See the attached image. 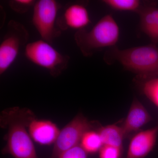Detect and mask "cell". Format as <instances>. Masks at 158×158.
<instances>
[{
  "mask_svg": "<svg viewBox=\"0 0 158 158\" xmlns=\"http://www.w3.org/2000/svg\"><path fill=\"white\" fill-rule=\"evenodd\" d=\"M33 8V25L42 39L52 44L60 34L55 27L60 4L55 0H39Z\"/></svg>",
  "mask_w": 158,
  "mask_h": 158,
  "instance_id": "obj_6",
  "label": "cell"
},
{
  "mask_svg": "<svg viewBox=\"0 0 158 158\" xmlns=\"http://www.w3.org/2000/svg\"><path fill=\"white\" fill-rule=\"evenodd\" d=\"M102 2L111 9L117 11L138 12L142 8L141 2L138 0H104Z\"/></svg>",
  "mask_w": 158,
  "mask_h": 158,
  "instance_id": "obj_15",
  "label": "cell"
},
{
  "mask_svg": "<svg viewBox=\"0 0 158 158\" xmlns=\"http://www.w3.org/2000/svg\"><path fill=\"white\" fill-rule=\"evenodd\" d=\"M158 134V127L142 131L136 134L131 141L127 158H144L155 146Z\"/></svg>",
  "mask_w": 158,
  "mask_h": 158,
  "instance_id": "obj_8",
  "label": "cell"
},
{
  "mask_svg": "<svg viewBox=\"0 0 158 158\" xmlns=\"http://www.w3.org/2000/svg\"><path fill=\"white\" fill-rule=\"evenodd\" d=\"M122 150L114 146L103 145L99 151V158H120Z\"/></svg>",
  "mask_w": 158,
  "mask_h": 158,
  "instance_id": "obj_18",
  "label": "cell"
},
{
  "mask_svg": "<svg viewBox=\"0 0 158 158\" xmlns=\"http://www.w3.org/2000/svg\"><path fill=\"white\" fill-rule=\"evenodd\" d=\"M112 58L145 79L158 77V48L154 45L111 49Z\"/></svg>",
  "mask_w": 158,
  "mask_h": 158,
  "instance_id": "obj_3",
  "label": "cell"
},
{
  "mask_svg": "<svg viewBox=\"0 0 158 158\" xmlns=\"http://www.w3.org/2000/svg\"><path fill=\"white\" fill-rule=\"evenodd\" d=\"M59 21V26L63 30L70 28L77 31L83 30L90 23L88 9L79 4L69 6Z\"/></svg>",
  "mask_w": 158,
  "mask_h": 158,
  "instance_id": "obj_10",
  "label": "cell"
},
{
  "mask_svg": "<svg viewBox=\"0 0 158 158\" xmlns=\"http://www.w3.org/2000/svg\"><path fill=\"white\" fill-rule=\"evenodd\" d=\"M142 31L149 37L158 29V8L150 6L141 8L138 12Z\"/></svg>",
  "mask_w": 158,
  "mask_h": 158,
  "instance_id": "obj_13",
  "label": "cell"
},
{
  "mask_svg": "<svg viewBox=\"0 0 158 158\" xmlns=\"http://www.w3.org/2000/svg\"><path fill=\"white\" fill-rule=\"evenodd\" d=\"M25 56L33 64L48 71L54 77H59L67 69L70 59L42 39L28 43Z\"/></svg>",
  "mask_w": 158,
  "mask_h": 158,
  "instance_id": "obj_4",
  "label": "cell"
},
{
  "mask_svg": "<svg viewBox=\"0 0 158 158\" xmlns=\"http://www.w3.org/2000/svg\"><path fill=\"white\" fill-rule=\"evenodd\" d=\"M93 125L82 114L77 115L60 131L50 158H58L62 153L80 144L83 136Z\"/></svg>",
  "mask_w": 158,
  "mask_h": 158,
  "instance_id": "obj_7",
  "label": "cell"
},
{
  "mask_svg": "<svg viewBox=\"0 0 158 158\" xmlns=\"http://www.w3.org/2000/svg\"><path fill=\"white\" fill-rule=\"evenodd\" d=\"M36 118L27 108H9L3 110L0 117L1 127L7 130V143L2 150L14 158H38L28 131L29 124Z\"/></svg>",
  "mask_w": 158,
  "mask_h": 158,
  "instance_id": "obj_1",
  "label": "cell"
},
{
  "mask_svg": "<svg viewBox=\"0 0 158 158\" xmlns=\"http://www.w3.org/2000/svg\"><path fill=\"white\" fill-rule=\"evenodd\" d=\"M143 93L158 107V77L147 78L142 86Z\"/></svg>",
  "mask_w": 158,
  "mask_h": 158,
  "instance_id": "obj_16",
  "label": "cell"
},
{
  "mask_svg": "<svg viewBox=\"0 0 158 158\" xmlns=\"http://www.w3.org/2000/svg\"><path fill=\"white\" fill-rule=\"evenodd\" d=\"M36 2L34 0H12L9 1V6L15 12L23 14L34 7Z\"/></svg>",
  "mask_w": 158,
  "mask_h": 158,
  "instance_id": "obj_17",
  "label": "cell"
},
{
  "mask_svg": "<svg viewBox=\"0 0 158 158\" xmlns=\"http://www.w3.org/2000/svg\"><path fill=\"white\" fill-rule=\"evenodd\" d=\"M60 130L56 125L48 120H39L35 118L31 122L28 131L31 138L42 145L55 143Z\"/></svg>",
  "mask_w": 158,
  "mask_h": 158,
  "instance_id": "obj_9",
  "label": "cell"
},
{
  "mask_svg": "<svg viewBox=\"0 0 158 158\" xmlns=\"http://www.w3.org/2000/svg\"><path fill=\"white\" fill-rule=\"evenodd\" d=\"M151 119L150 115L144 106L138 99H135L121 126L125 137L137 131Z\"/></svg>",
  "mask_w": 158,
  "mask_h": 158,
  "instance_id": "obj_11",
  "label": "cell"
},
{
  "mask_svg": "<svg viewBox=\"0 0 158 158\" xmlns=\"http://www.w3.org/2000/svg\"><path fill=\"white\" fill-rule=\"evenodd\" d=\"M98 132L103 145H110L122 149L125 135L121 127L115 124L108 125L102 127Z\"/></svg>",
  "mask_w": 158,
  "mask_h": 158,
  "instance_id": "obj_12",
  "label": "cell"
},
{
  "mask_svg": "<svg viewBox=\"0 0 158 158\" xmlns=\"http://www.w3.org/2000/svg\"><path fill=\"white\" fill-rule=\"evenodd\" d=\"M7 31L0 44V75L11 67L16 59L20 48L27 44L29 34L21 23L11 20L8 23Z\"/></svg>",
  "mask_w": 158,
  "mask_h": 158,
  "instance_id": "obj_5",
  "label": "cell"
},
{
  "mask_svg": "<svg viewBox=\"0 0 158 158\" xmlns=\"http://www.w3.org/2000/svg\"><path fill=\"white\" fill-rule=\"evenodd\" d=\"M119 27L111 15L102 18L88 31H77L74 39L77 46L85 56H90L100 49L113 46L118 42Z\"/></svg>",
  "mask_w": 158,
  "mask_h": 158,
  "instance_id": "obj_2",
  "label": "cell"
},
{
  "mask_svg": "<svg viewBox=\"0 0 158 158\" xmlns=\"http://www.w3.org/2000/svg\"><path fill=\"white\" fill-rule=\"evenodd\" d=\"M88 154L79 144L62 153L58 158H88Z\"/></svg>",
  "mask_w": 158,
  "mask_h": 158,
  "instance_id": "obj_19",
  "label": "cell"
},
{
  "mask_svg": "<svg viewBox=\"0 0 158 158\" xmlns=\"http://www.w3.org/2000/svg\"><path fill=\"white\" fill-rule=\"evenodd\" d=\"M80 145L88 153H95L99 152L103 145L98 132L88 131L83 136Z\"/></svg>",
  "mask_w": 158,
  "mask_h": 158,
  "instance_id": "obj_14",
  "label": "cell"
}]
</instances>
